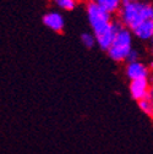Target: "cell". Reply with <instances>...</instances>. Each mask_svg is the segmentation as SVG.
Returning a JSON list of instances; mask_svg holds the SVG:
<instances>
[{
	"label": "cell",
	"instance_id": "cell-1",
	"mask_svg": "<svg viewBox=\"0 0 153 154\" xmlns=\"http://www.w3.org/2000/svg\"><path fill=\"white\" fill-rule=\"evenodd\" d=\"M86 14L88 23L93 31V35L95 39V44L107 51L110 47L114 35H115L120 22L113 21L111 15L104 11L97 3H87Z\"/></svg>",
	"mask_w": 153,
	"mask_h": 154
},
{
	"label": "cell",
	"instance_id": "cell-2",
	"mask_svg": "<svg viewBox=\"0 0 153 154\" xmlns=\"http://www.w3.org/2000/svg\"><path fill=\"white\" fill-rule=\"evenodd\" d=\"M118 14L119 22L129 31H132L140 23L147 20H153V6L146 0H137L123 4Z\"/></svg>",
	"mask_w": 153,
	"mask_h": 154
},
{
	"label": "cell",
	"instance_id": "cell-3",
	"mask_svg": "<svg viewBox=\"0 0 153 154\" xmlns=\"http://www.w3.org/2000/svg\"><path fill=\"white\" fill-rule=\"evenodd\" d=\"M132 33L121 23L114 35V39L108 48V56L115 63H125V59L132 49Z\"/></svg>",
	"mask_w": 153,
	"mask_h": 154
},
{
	"label": "cell",
	"instance_id": "cell-4",
	"mask_svg": "<svg viewBox=\"0 0 153 154\" xmlns=\"http://www.w3.org/2000/svg\"><path fill=\"white\" fill-rule=\"evenodd\" d=\"M149 72H151V69L147 67L141 61L129 63L125 66V75H126V77H127L130 81L148 79V77H149Z\"/></svg>",
	"mask_w": 153,
	"mask_h": 154
},
{
	"label": "cell",
	"instance_id": "cell-5",
	"mask_svg": "<svg viewBox=\"0 0 153 154\" xmlns=\"http://www.w3.org/2000/svg\"><path fill=\"white\" fill-rule=\"evenodd\" d=\"M42 22L44 23L45 27H48L49 29H52L53 32H56V33H61L65 27V18L58 11L47 12L42 18Z\"/></svg>",
	"mask_w": 153,
	"mask_h": 154
},
{
	"label": "cell",
	"instance_id": "cell-6",
	"mask_svg": "<svg viewBox=\"0 0 153 154\" xmlns=\"http://www.w3.org/2000/svg\"><path fill=\"white\" fill-rule=\"evenodd\" d=\"M151 89L152 88H151V83L148 79L135 80V81H131L129 85V91H130L132 99H135L137 102L143 99Z\"/></svg>",
	"mask_w": 153,
	"mask_h": 154
},
{
	"label": "cell",
	"instance_id": "cell-7",
	"mask_svg": "<svg viewBox=\"0 0 153 154\" xmlns=\"http://www.w3.org/2000/svg\"><path fill=\"white\" fill-rule=\"evenodd\" d=\"M130 32L132 33V35L139 38L140 41H151L153 37V20H147L140 23Z\"/></svg>",
	"mask_w": 153,
	"mask_h": 154
},
{
	"label": "cell",
	"instance_id": "cell-8",
	"mask_svg": "<svg viewBox=\"0 0 153 154\" xmlns=\"http://www.w3.org/2000/svg\"><path fill=\"white\" fill-rule=\"evenodd\" d=\"M97 3L104 11H107L110 15L118 14L121 8V0H97Z\"/></svg>",
	"mask_w": 153,
	"mask_h": 154
},
{
	"label": "cell",
	"instance_id": "cell-9",
	"mask_svg": "<svg viewBox=\"0 0 153 154\" xmlns=\"http://www.w3.org/2000/svg\"><path fill=\"white\" fill-rule=\"evenodd\" d=\"M137 103H139L140 109H141L146 115H148L149 118L153 116V92H152V89L147 93V95H146L143 99L139 100Z\"/></svg>",
	"mask_w": 153,
	"mask_h": 154
},
{
	"label": "cell",
	"instance_id": "cell-10",
	"mask_svg": "<svg viewBox=\"0 0 153 154\" xmlns=\"http://www.w3.org/2000/svg\"><path fill=\"white\" fill-rule=\"evenodd\" d=\"M55 4L58 5L60 9L66 10V11H72L77 6V0H54Z\"/></svg>",
	"mask_w": 153,
	"mask_h": 154
},
{
	"label": "cell",
	"instance_id": "cell-11",
	"mask_svg": "<svg viewBox=\"0 0 153 154\" xmlns=\"http://www.w3.org/2000/svg\"><path fill=\"white\" fill-rule=\"evenodd\" d=\"M80 38H81L82 44H83L87 49H92V48H94V45H95V39H94V35H93L92 33L85 32V33L81 34Z\"/></svg>",
	"mask_w": 153,
	"mask_h": 154
},
{
	"label": "cell",
	"instance_id": "cell-12",
	"mask_svg": "<svg viewBox=\"0 0 153 154\" xmlns=\"http://www.w3.org/2000/svg\"><path fill=\"white\" fill-rule=\"evenodd\" d=\"M136 61H140V53L136 50V49H131L130 53L127 54L126 59H125V63L129 64V63H136Z\"/></svg>",
	"mask_w": 153,
	"mask_h": 154
},
{
	"label": "cell",
	"instance_id": "cell-13",
	"mask_svg": "<svg viewBox=\"0 0 153 154\" xmlns=\"http://www.w3.org/2000/svg\"><path fill=\"white\" fill-rule=\"evenodd\" d=\"M131 2H137V0H121V4H126V3H131Z\"/></svg>",
	"mask_w": 153,
	"mask_h": 154
},
{
	"label": "cell",
	"instance_id": "cell-14",
	"mask_svg": "<svg viewBox=\"0 0 153 154\" xmlns=\"http://www.w3.org/2000/svg\"><path fill=\"white\" fill-rule=\"evenodd\" d=\"M86 2H87V3H95L97 0H86Z\"/></svg>",
	"mask_w": 153,
	"mask_h": 154
}]
</instances>
